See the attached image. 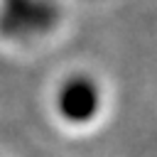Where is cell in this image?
<instances>
[{
    "label": "cell",
    "instance_id": "1",
    "mask_svg": "<svg viewBox=\"0 0 157 157\" xmlns=\"http://www.w3.org/2000/svg\"><path fill=\"white\" fill-rule=\"evenodd\" d=\"M59 20V10L49 0H0V27L12 37L49 32Z\"/></svg>",
    "mask_w": 157,
    "mask_h": 157
},
{
    "label": "cell",
    "instance_id": "2",
    "mask_svg": "<svg viewBox=\"0 0 157 157\" xmlns=\"http://www.w3.org/2000/svg\"><path fill=\"white\" fill-rule=\"evenodd\" d=\"M98 103H101L98 86L83 74L66 78L59 88V96H56L59 113L66 120H76V123L93 118V113L98 110Z\"/></svg>",
    "mask_w": 157,
    "mask_h": 157
}]
</instances>
